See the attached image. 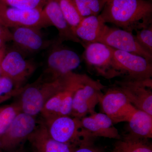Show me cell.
<instances>
[{
  "label": "cell",
  "instance_id": "cell-1",
  "mask_svg": "<svg viewBox=\"0 0 152 152\" xmlns=\"http://www.w3.org/2000/svg\"><path fill=\"white\" fill-rule=\"evenodd\" d=\"M152 4L146 0H107L99 16L132 33L152 24Z\"/></svg>",
  "mask_w": 152,
  "mask_h": 152
},
{
  "label": "cell",
  "instance_id": "cell-2",
  "mask_svg": "<svg viewBox=\"0 0 152 152\" xmlns=\"http://www.w3.org/2000/svg\"><path fill=\"white\" fill-rule=\"evenodd\" d=\"M67 75L54 80L41 75L35 82L24 86L18 102L22 112L35 117L40 114L47 102L62 88Z\"/></svg>",
  "mask_w": 152,
  "mask_h": 152
},
{
  "label": "cell",
  "instance_id": "cell-3",
  "mask_svg": "<svg viewBox=\"0 0 152 152\" xmlns=\"http://www.w3.org/2000/svg\"><path fill=\"white\" fill-rule=\"evenodd\" d=\"M50 48L46 69L42 75L46 78L51 80L59 78L72 72L80 65V56L57 39Z\"/></svg>",
  "mask_w": 152,
  "mask_h": 152
},
{
  "label": "cell",
  "instance_id": "cell-4",
  "mask_svg": "<svg viewBox=\"0 0 152 152\" xmlns=\"http://www.w3.org/2000/svg\"><path fill=\"white\" fill-rule=\"evenodd\" d=\"M81 75L73 72L67 75L62 88L47 102L41 111L44 122H48L58 117L70 116L74 94Z\"/></svg>",
  "mask_w": 152,
  "mask_h": 152
},
{
  "label": "cell",
  "instance_id": "cell-5",
  "mask_svg": "<svg viewBox=\"0 0 152 152\" xmlns=\"http://www.w3.org/2000/svg\"><path fill=\"white\" fill-rule=\"evenodd\" d=\"M104 86L99 81L82 74L78 86L74 94L71 116L81 119L95 112L99 103Z\"/></svg>",
  "mask_w": 152,
  "mask_h": 152
},
{
  "label": "cell",
  "instance_id": "cell-6",
  "mask_svg": "<svg viewBox=\"0 0 152 152\" xmlns=\"http://www.w3.org/2000/svg\"><path fill=\"white\" fill-rule=\"evenodd\" d=\"M81 44L84 59L97 73L107 79L121 76L114 64L113 48L99 42Z\"/></svg>",
  "mask_w": 152,
  "mask_h": 152
},
{
  "label": "cell",
  "instance_id": "cell-7",
  "mask_svg": "<svg viewBox=\"0 0 152 152\" xmlns=\"http://www.w3.org/2000/svg\"><path fill=\"white\" fill-rule=\"evenodd\" d=\"M0 23L8 28L30 27L41 29L51 26L42 9L23 10L0 2Z\"/></svg>",
  "mask_w": 152,
  "mask_h": 152
},
{
  "label": "cell",
  "instance_id": "cell-8",
  "mask_svg": "<svg viewBox=\"0 0 152 152\" xmlns=\"http://www.w3.org/2000/svg\"><path fill=\"white\" fill-rule=\"evenodd\" d=\"M114 64L121 75L126 79L144 81L151 80L152 62L144 57L113 48Z\"/></svg>",
  "mask_w": 152,
  "mask_h": 152
},
{
  "label": "cell",
  "instance_id": "cell-9",
  "mask_svg": "<svg viewBox=\"0 0 152 152\" xmlns=\"http://www.w3.org/2000/svg\"><path fill=\"white\" fill-rule=\"evenodd\" d=\"M44 123L50 136L60 142L78 146L84 139L92 138L82 127L80 119L62 116Z\"/></svg>",
  "mask_w": 152,
  "mask_h": 152
},
{
  "label": "cell",
  "instance_id": "cell-10",
  "mask_svg": "<svg viewBox=\"0 0 152 152\" xmlns=\"http://www.w3.org/2000/svg\"><path fill=\"white\" fill-rule=\"evenodd\" d=\"M25 56L14 48L5 53L0 63L1 75L10 79L18 88L23 86L37 68L35 63L26 59Z\"/></svg>",
  "mask_w": 152,
  "mask_h": 152
},
{
  "label": "cell",
  "instance_id": "cell-11",
  "mask_svg": "<svg viewBox=\"0 0 152 152\" xmlns=\"http://www.w3.org/2000/svg\"><path fill=\"white\" fill-rule=\"evenodd\" d=\"M98 42L112 48L141 56L152 62V55L148 53L138 42L133 33L119 28H111L106 25Z\"/></svg>",
  "mask_w": 152,
  "mask_h": 152
},
{
  "label": "cell",
  "instance_id": "cell-12",
  "mask_svg": "<svg viewBox=\"0 0 152 152\" xmlns=\"http://www.w3.org/2000/svg\"><path fill=\"white\" fill-rule=\"evenodd\" d=\"M99 103L104 113L108 116L114 124L127 121L136 108L118 86L103 94Z\"/></svg>",
  "mask_w": 152,
  "mask_h": 152
},
{
  "label": "cell",
  "instance_id": "cell-13",
  "mask_svg": "<svg viewBox=\"0 0 152 152\" xmlns=\"http://www.w3.org/2000/svg\"><path fill=\"white\" fill-rule=\"evenodd\" d=\"M36 117L23 112L19 113L1 136V147L8 152L22 145L37 126Z\"/></svg>",
  "mask_w": 152,
  "mask_h": 152
},
{
  "label": "cell",
  "instance_id": "cell-14",
  "mask_svg": "<svg viewBox=\"0 0 152 152\" xmlns=\"http://www.w3.org/2000/svg\"><path fill=\"white\" fill-rule=\"evenodd\" d=\"M41 30L30 27L12 28V39L14 48L26 55L34 53L50 48L54 41L45 38Z\"/></svg>",
  "mask_w": 152,
  "mask_h": 152
},
{
  "label": "cell",
  "instance_id": "cell-15",
  "mask_svg": "<svg viewBox=\"0 0 152 152\" xmlns=\"http://www.w3.org/2000/svg\"><path fill=\"white\" fill-rule=\"evenodd\" d=\"M117 84L135 107L152 115V79L140 81L125 79Z\"/></svg>",
  "mask_w": 152,
  "mask_h": 152
},
{
  "label": "cell",
  "instance_id": "cell-16",
  "mask_svg": "<svg viewBox=\"0 0 152 152\" xmlns=\"http://www.w3.org/2000/svg\"><path fill=\"white\" fill-rule=\"evenodd\" d=\"M80 120L82 127L90 137H103L118 140L121 138L112 120L104 113L95 112Z\"/></svg>",
  "mask_w": 152,
  "mask_h": 152
},
{
  "label": "cell",
  "instance_id": "cell-17",
  "mask_svg": "<svg viewBox=\"0 0 152 152\" xmlns=\"http://www.w3.org/2000/svg\"><path fill=\"white\" fill-rule=\"evenodd\" d=\"M28 140L32 152H74L77 146L60 142L52 138L43 121L37 126Z\"/></svg>",
  "mask_w": 152,
  "mask_h": 152
},
{
  "label": "cell",
  "instance_id": "cell-18",
  "mask_svg": "<svg viewBox=\"0 0 152 152\" xmlns=\"http://www.w3.org/2000/svg\"><path fill=\"white\" fill-rule=\"evenodd\" d=\"M42 10L51 26L55 27L58 30L57 40L61 43L68 41L81 43L65 18L58 0H47Z\"/></svg>",
  "mask_w": 152,
  "mask_h": 152
},
{
  "label": "cell",
  "instance_id": "cell-19",
  "mask_svg": "<svg viewBox=\"0 0 152 152\" xmlns=\"http://www.w3.org/2000/svg\"><path fill=\"white\" fill-rule=\"evenodd\" d=\"M106 25L99 15L90 16L83 18L74 32L81 44L98 42Z\"/></svg>",
  "mask_w": 152,
  "mask_h": 152
},
{
  "label": "cell",
  "instance_id": "cell-20",
  "mask_svg": "<svg viewBox=\"0 0 152 152\" xmlns=\"http://www.w3.org/2000/svg\"><path fill=\"white\" fill-rule=\"evenodd\" d=\"M127 122L129 134L140 138H152V115L136 108Z\"/></svg>",
  "mask_w": 152,
  "mask_h": 152
},
{
  "label": "cell",
  "instance_id": "cell-21",
  "mask_svg": "<svg viewBox=\"0 0 152 152\" xmlns=\"http://www.w3.org/2000/svg\"><path fill=\"white\" fill-rule=\"evenodd\" d=\"M146 140L129 133L116 143L113 152H152V147L146 142Z\"/></svg>",
  "mask_w": 152,
  "mask_h": 152
},
{
  "label": "cell",
  "instance_id": "cell-22",
  "mask_svg": "<svg viewBox=\"0 0 152 152\" xmlns=\"http://www.w3.org/2000/svg\"><path fill=\"white\" fill-rule=\"evenodd\" d=\"M82 18L99 15L102 11L107 0H73Z\"/></svg>",
  "mask_w": 152,
  "mask_h": 152
},
{
  "label": "cell",
  "instance_id": "cell-23",
  "mask_svg": "<svg viewBox=\"0 0 152 152\" xmlns=\"http://www.w3.org/2000/svg\"><path fill=\"white\" fill-rule=\"evenodd\" d=\"M58 1L65 18L74 31L80 24L83 18L79 13L73 0Z\"/></svg>",
  "mask_w": 152,
  "mask_h": 152
},
{
  "label": "cell",
  "instance_id": "cell-24",
  "mask_svg": "<svg viewBox=\"0 0 152 152\" xmlns=\"http://www.w3.org/2000/svg\"><path fill=\"white\" fill-rule=\"evenodd\" d=\"M22 112L18 102L0 110V137L5 133L16 117Z\"/></svg>",
  "mask_w": 152,
  "mask_h": 152
},
{
  "label": "cell",
  "instance_id": "cell-25",
  "mask_svg": "<svg viewBox=\"0 0 152 152\" xmlns=\"http://www.w3.org/2000/svg\"><path fill=\"white\" fill-rule=\"evenodd\" d=\"M23 86L18 88L10 79L5 76H1L0 77V101H5L12 97L18 96L23 91Z\"/></svg>",
  "mask_w": 152,
  "mask_h": 152
},
{
  "label": "cell",
  "instance_id": "cell-26",
  "mask_svg": "<svg viewBox=\"0 0 152 152\" xmlns=\"http://www.w3.org/2000/svg\"><path fill=\"white\" fill-rule=\"evenodd\" d=\"M47 0H0L6 5L23 10L43 9Z\"/></svg>",
  "mask_w": 152,
  "mask_h": 152
},
{
  "label": "cell",
  "instance_id": "cell-27",
  "mask_svg": "<svg viewBox=\"0 0 152 152\" xmlns=\"http://www.w3.org/2000/svg\"><path fill=\"white\" fill-rule=\"evenodd\" d=\"M136 32L135 36L140 45L152 55V24Z\"/></svg>",
  "mask_w": 152,
  "mask_h": 152
},
{
  "label": "cell",
  "instance_id": "cell-28",
  "mask_svg": "<svg viewBox=\"0 0 152 152\" xmlns=\"http://www.w3.org/2000/svg\"><path fill=\"white\" fill-rule=\"evenodd\" d=\"M93 138L84 139L74 152H102L93 145Z\"/></svg>",
  "mask_w": 152,
  "mask_h": 152
},
{
  "label": "cell",
  "instance_id": "cell-29",
  "mask_svg": "<svg viewBox=\"0 0 152 152\" xmlns=\"http://www.w3.org/2000/svg\"><path fill=\"white\" fill-rule=\"evenodd\" d=\"M0 37L5 42L11 41L12 34L10 29L5 27L0 23Z\"/></svg>",
  "mask_w": 152,
  "mask_h": 152
},
{
  "label": "cell",
  "instance_id": "cell-30",
  "mask_svg": "<svg viewBox=\"0 0 152 152\" xmlns=\"http://www.w3.org/2000/svg\"><path fill=\"white\" fill-rule=\"evenodd\" d=\"M5 41L0 37V61L5 53Z\"/></svg>",
  "mask_w": 152,
  "mask_h": 152
},
{
  "label": "cell",
  "instance_id": "cell-31",
  "mask_svg": "<svg viewBox=\"0 0 152 152\" xmlns=\"http://www.w3.org/2000/svg\"><path fill=\"white\" fill-rule=\"evenodd\" d=\"M8 152H27L26 150L24 148L23 146V145L19 147L18 148L12 150Z\"/></svg>",
  "mask_w": 152,
  "mask_h": 152
},
{
  "label": "cell",
  "instance_id": "cell-32",
  "mask_svg": "<svg viewBox=\"0 0 152 152\" xmlns=\"http://www.w3.org/2000/svg\"><path fill=\"white\" fill-rule=\"evenodd\" d=\"M0 63H1V61H0ZM0 75H1V66H0Z\"/></svg>",
  "mask_w": 152,
  "mask_h": 152
}]
</instances>
